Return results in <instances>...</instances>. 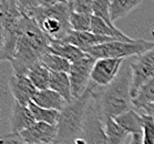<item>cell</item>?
I'll return each instance as SVG.
<instances>
[{
	"label": "cell",
	"mask_w": 154,
	"mask_h": 144,
	"mask_svg": "<svg viewBox=\"0 0 154 144\" xmlns=\"http://www.w3.org/2000/svg\"><path fill=\"white\" fill-rule=\"evenodd\" d=\"M110 5H111V0H95L93 9H92V14L103 19L110 26L116 27L113 25L111 16H110Z\"/></svg>",
	"instance_id": "4316f807"
},
{
	"label": "cell",
	"mask_w": 154,
	"mask_h": 144,
	"mask_svg": "<svg viewBox=\"0 0 154 144\" xmlns=\"http://www.w3.org/2000/svg\"><path fill=\"white\" fill-rule=\"evenodd\" d=\"M122 59H98L91 72V82L95 87H106L112 83L121 71Z\"/></svg>",
	"instance_id": "30bf717a"
},
{
	"label": "cell",
	"mask_w": 154,
	"mask_h": 144,
	"mask_svg": "<svg viewBox=\"0 0 154 144\" xmlns=\"http://www.w3.org/2000/svg\"><path fill=\"white\" fill-rule=\"evenodd\" d=\"M23 14L19 10L16 0H0V27H1V61L10 62L14 57L21 33Z\"/></svg>",
	"instance_id": "5b68a950"
},
{
	"label": "cell",
	"mask_w": 154,
	"mask_h": 144,
	"mask_svg": "<svg viewBox=\"0 0 154 144\" xmlns=\"http://www.w3.org/2000/svg\"><path fill=\"white\" fill-rule=\"evenodd\" d=\"M45 67L50 71V72H66L69 73L71 68V62L68 60L63 59L61 57L53 54L51 52H47L45 56L41 58L40 61Z\"/></svg>",
	"instance_id": "603a6c76"
},
{
	"label": "cell",
	"mask_w": 154,
	"mask_h": 144,
	"mask_svg": "<svg viewBox=\"0 0 154 144\" xmlns=\"http://www.w3.org/2000/svg\"><path fill=\"white\" fill-rule=\"evenodd\" d=\"M50 89L59 93L68 103L74 100L72 94V87L69 73L66 72H51L50 77Z\"/></svg>",
	"instance_id": "ac0fdd59"
},
{
	"label": "cell",
	"mask_w": 154,
	"mask_h": 144,
	"mask_svg": "<svg viewBox=\"0 0 154 144\" xmlns=\"http://www.w3.org/2000/svg\"><path fill=\"white\" fill-rule=\"evenodd\" d=\"M1 144H28L21 139L20 135L16 134H8L7 136L2 137Z\"/></svg>",
	"instance_id": "4dcf8cb0"
},
{
	"label": "cell",
	"mask_w": 154,
	"mask_h": 144,
	"mask_svg": "<svg viewBox=\"0 0 154 144\" xmlns=\"http://www.w3.org/2000/svg\"><path fill=\"white\" fill-rule=\"evenodd\" d=\"M114 40H118V39L95 35V33H93L91 31H88V32L71 31L67 38L64 39V40H62V41L71 43V44L78 47V48H80L81 50L85 51V50L90 49L92 47L100 46V44L111 42V41H114Z\"/></svg>",
	"instance_id": "5bb4252c"
},
{
	"label": "cell",
	"mask_w": 154,
	"mask_h": 144,
	"mask_svg": "<svg viewBox=\"0 0 154 144\" xmlns=\"http://www.w3.org/2000/svg\"><path fill=\"white\" fill-rule=\"evenodd\" d=\"M32 102L38 106L43 108V109L56 110L59 112H61L64 109V106L68 104V102L59 93H57L56 91H53L51 89L38 91L33 97Z\"/></svg>",
	"instance_id": "9a60e30c"
},
{
	"label": "cell",
	"mask_w": 154,
	"mask_h": 144,
	"mask_svg": "<svg viewBox=\"0 0 154 144\" xmlns=\"http://www.w3.org/2000/svg\"><path fill=\"white\" fill-rule=\"evenodd\" d=\"M97 88L98 87H95L91 82L89 88L80 98L74 99L72 102L68 103L60 112L59 122L57 125V142H59L60 144L74 143L78 139H80L88 106L94 95Z\"/></svg>",
	"instance_id": "3957f363"
},
{
	"label": "cell",
	"mask_w": 154,
	"mask_h": 144,
	"mask_svg": "<svg viewBox=\"0 0 154 144\" xmlns=\"http://www.w3.org/2000/svg\"><path fill=\"white\" fill-rule=\"evenodd\" d=\"M62 1H66V0H39V4H40V7H50Z\"/></svg>",
	"instance_id": "1f68e13d"
},
{
	"label": "cell",
	"mask_w": 154,
	"mask_h": 144,
	"mask_svg": "<svg viewBox=\"0 0 154 144\" xmlns=\"http://www.w3.org/2000/svg\"><path fill=\"white\" fill-rule=\"evenodd\" d=\"M19 135L28 144H51L57 142L58 127L47 123L35 122Z\"/></svg>",
	"instance_id": "7c38bea8"
},
{
	"label": "cell",
	"mask_w": 154,
	"mask_h": 144,
	"mask_svg": "<svg viewBox=\"0 0 154 144\" xmlns=\"http://www.w3.org/2000/svg\"><path fill=\"white\" fill-rule=\"evenodd\" d=\"M48 52L61 57L63 59L68 60L71 63H74L87 56V53L84 52L83 50H81L80 48H78L71 43L58 41V40H51Z\"/></svg>",
	"instance_id": "2e32d148"
},
{
	"label": "cell",
	"mask_w": 154,
	"mask_h": 144,
	"mask_svg": "<svg viewBox=\"0 0 154 144\" xmlns=\"http://www.w3.org/2000/svg\"><path fill=\"white\" fill-rule=\"evenodd\" d=\"M154 103V77L149 80L140 89L135 98L133 99V106L137 109L143 110L149 104Z\"/></svg>",
	"instance_id": "d4e9b609"
},
{
	"label": "cell",
	"mask_w": 154,
	"mask_h": 144,
	"mask_svg": "<svg viewBox=\"0 0 154 144\" xmlns=\"http://www.w3.org/2000/svg\"><path fill=\"white\" fill-rule=\"evenodd\" d=\"M29 109L31 111L32 115L35 118V122H42L47 123L50 125H58L60 118V112L56 111V110H48L43 109L41 106H38L37 104H35L33 102H31L29 104Z\"/></svg>",
	"instance_id": "7402d4cb"
},
{
	"label": "cell",
	"mask_w": 154,
	"mask_h": 144,
	"mask_svg": "<svg viewBox=\"0 0 154 144\" xmlns=\"http://www.w3.org/2000/svg\"><path fill=\"white\" fill-rule=\"evenodd\" d=\"M50 42L51 39L39 28L37 22L23 14L17 50L10 61L14 75H28L30 69L49 51Z\"/></svg>",
	"instance_id": "6da1fadb"
},
{
	"label": "cell",
	"mask_w": 154,
	"mask_h": 144,
	"mask_svg": "<svg viewBox=\"0 0 154 144\" xmlns=\"http://www.w3.org/2000/svg\"><path fill=\"white\" fill-rule=\"evenodd\" d=\"M130 66L132 70V97L134 99L140 89L154 77V47L137 57Z\"/></svg>",
	"instance_id": "9c48e42d"
},
{
	"label": "cell",
	"mask_w": 154,
	"mask_h": 144,
	"mask_svg": "<svg viewBox=\"0 0 154 144\" xmlns=\"http://www.w3.org/2000/svg\"><path fill=\"white\" fill-rule=\"evenodd\" d=\"M91 32L99 35H104V37L118 39V40H124V41H132V40H134V39L130 38L129 35H126L125 33H123L116 27L110 26L108 22H105L103 19L97 17V16L92 17Z\"/></svg>",
	"instance_id": "d6986e66"
},
{
	"label": "cell",
	"mask_w": 154,
	"mask_h": 144,
	"mask_svg": "<svg viewBox=\"0 0 154 144\" xmlns=\"http://www.w3.org/2000/svg\"><path fill=\"white\" fill-rule=\"evenodd\" d=\"M94 99L103 121L114 119L133 109L131 66L121 69L114 81L104 87L100 93L95 92Z\"/></svg>",
	"instance_id": "7a4b0ae2"
},
{
	"label": "cell",
	"mask_w": 154,
	"mask_h": 144,
	"mask_svg": "<svg viewBox=\"0 0 154 144\" xmlns=\"http://www.w3.org/2000/svg\"><path fill=\"white\" fill-rule=\"evenodd\" d=\"M143 144H154V115L143 113Z\"/></svg>",
	"instance_id": "83f0119b"
},
{
	"label": "cell",
	"mask_w": 154,
	"mask_h": 144,
	"mask_svg": "<svg viewBox=\"0 0 154 144\" xmlns=\"http://www.w3.org/2000/svg\"><path fill=\"white\" fill-rule=\"evenodd\" d=\"M114 121L131 135L143 134V115L137 113L135 110L131 109L122 113L121 115L114 118Z\"/></svg>",
	"instance_id": "e0dca14e"
},
{
	"label": "cell",
	"mask_w": 154,
	"mask_h": 144,
	"mask_svg": "<svg viewBox=\"0 0 154 144\" xmlns=\"http://www.w3.org/2000/svg\"><path fill=\"white\" fill-rule=\"evenodd\" d=\"M70 4L72 11L81 14H91L95 0H67Z\"/></svg>",
	"instance_id": "f1b7e54d"
},
{
	"label": "cell",
	"mask_w": 154,
	"mask_h": 144,
	"mask_svg": "<svg viewBox=\"0 0 154 144\" xmlns=\"http://www.w3.org/2000/svg\"><path fill=\"white\" fill-rule=\"evenodd\" d=\"M64 144H74V143H64Z\"/></svg>",
	"instance_id": "d590c367"
},
{
	"label": "cell",
	"mask_w": 154,
	"mask_h": 144,
	"mask_svg": "<svg viewBox=\"0 0 154 144\" xmlns=\"http://www.w3.org/2000/svg\"><path fill=\"white\" fill-rule=\"evenodd\" d=\"M35 120L32 115L29 106H21L17 102H14V109L9 118V129L10 134L19 135L21 132L26 131L27 129L33 125Z\"/></svg>",
	"instance_id": "4fadbf2b"
},
{
	"label": "cell",
	"mask_w": 154,
	"mask_h": 144,
	"mask_svg": "<svg viewBox=\"0 0 154 144\" xmlns=\"http://www.w3.org/2000/svg\"><path fill=\"white\" fill-rule=\"evenodd\" d=\"M51 144H60L59 142H54V143H51Z\"/></svg>",
	"instance_id": "e575fe53"
},
{
	"label": "cell",
	"mask_w": 154,
	"mask_h": 144,
	"mask_svg": "<svg viewBox=\"0 0 154 144\" xmlns=\"http://www.w3.org/2000/svg\"><path fill=\"white\" fill-rule=\"evenodd\" d=\"M105 134L109 144H124L129 133L120 127L114 119H106L104 121Z\"/></svg>",
	"instance_id": "cb8c5ba5"
},
{
	"label": "cell",
	"mask_w": 154,
	"mask_h": 144,
	"mask_svg": "<svg viewBox=\"0 0 154 144\" xmlns=\"http://www.w3.org/2000/svg\"><path fill=\"white\" fill-rule=\"evenodd\" d=\"M129 144H143L142 134H134V135H132Z\"/></svg>",
	"instance_id": "d6a6232c"
},
{
	"label": "cell",
	"mask_w": 154,
	"mask_h": 144,
	"mask_svg": "<svg viewBox=\"0 0 154 144\" xmlns=\"http://www.w3.org/2000/svg\"><path fill=\"white\" fill-rule=\"evenodd\" d=\"M145 114H150V115H154V103L153 104H149L143 109Z\"/></svg>",
	"instance_id": "836d02e7"
},
{
	"label": "cell",
	"mask_w": 154,
	"mask_h": 144,
	"mask_svg": "<svg viewBox=\"0 0 154 144\" xmlns=\"http://www.w3.org/2000/svg\"><path fill=\"white\" fill-rule=\"evenodd\" d=\"M71 14L72 8L66 0L50 7L37 8L28 17L32 18L51 40L62 41L72 31L70 25Z\"/></svg>",
	"instance_id": "277c9868"
},
{
	"label": "cell",
	"mask_w": 154,
	"mask_h": 144,
	"mask_svg": "<svg viewBox=\"0 0 154 144\" xmlns=\"http://www.w3.org/2000/svg\"><path fill=\"white\" fill-rule=\"evenodd\" d=\"M142 2L143 0H111L110 16H111L112 22L114 23V21L128 16Z\"/></svg>",
	"instance_id": "ffe728a7"
},
{
	"label": "cell",
	"mask_w": 154,
	"mask_h": 144,
	"mask_svg": "<svg viewBox=\"0 0 154 144\" xmlns=\"http://www.w3.org/2000/svg\"><path fill=\"white\" fill-rule=\"evenodd\" d=\"M8 85H9L11 94L14 99V102L25 106H29V104L33 100V97L38 92V90L32 84L28 75L12 74L8 79Z\"/></svg>",
	"instance_id": "8fae6325"
},
{
	"label": "cell",
	"mask_w": 154,
	"mask_h": 144,
	"mask_svg": "<svg viewBox=\"0 0 154 144\" xmlns=\"http://www.w3.org/2000/svg\"><path fill=\"white\" fill-rule=\"evenodd\" d=\"M95 61L97 59L87 53L84 58L71 64L69 77H70L72 94L74 99L80 98L89 88L91 83V72Z\"/></svg>",
	"instance_id": "ba28073f"
},
{
	"label": "cell",
	"mask_w": 154,
	"mask_h": 144,
	"mask_svg": "<svg viewBox=\"0 0 154 144\" xmlns=\"http://www.w3.org/2000/svg\"><path fill=\"white\" fill-rule=\"evenodd\" d=\"M19 10L25 16H29L32 11L40 7L39 0H16Z\"/></svg>",
	"instance_id": "f546056e"
},
{
	"label": "cell",
	"mask_w": 154,
	"mask_h": 144,
	"mask_svg": "<svg viewBox=\"0 0 154 144\" xmlns=\"http://www.w3.org/2000/svg\"><path fill=\"white\" fill-rule=\"evenodd\" d=\"M50 77L51 72L41 62L32 67L28 72V78L38 91L50 89Z\"/></svg>",
	"instance_id": "44dd1931"
},
{
	"label": "cell",
	"mask_w": 154,
	"mask_h": 144,
	"mask_svg": "<svg viewBox=\"0 0 154 144\" xmlns=\"http://www.w3.org/2000/svg\"><path fill=\"white\" fill-rule=\"evenodd\" d=\"M74 144H109L105 134L104 121L99 112L94 95L88 106L81 136Z\"/></svg>",
	"instance_id": "52a82bcc"
},
{
	"label": "cell",
	"mask_w": 154,
	"mask_h": 144,
	"mask_svg": "<svg viewBox=\"0 0 154 144\" xmlns=\"http://www.w3.org/2000/svg\"><path fill=\"white\" fill-rule=\"evenodd\" d=\"M92 17H93V14H81V12H74V11H72L70 17V25L72 31H91Z\"/></svg>",
	"instance_id": "484cf974"
},
{
	"label": "cell",
	"mask_w": 154,
	"mask_h": 144,
	"mask_svg": "<svg viewBox=\"0 0 154 144\" xmlns=\"http://www.w3.org/2000/svg\"><path fill=\"white\" fill-rule=\"evenodd\" d=\"M154 47V41L134 39L132 41L114 40L100 46L92 47L84 52L94 59H124L132 56H141Z\"/></svg>",
	"instance_id": "8992f818"
}]
</instances>
